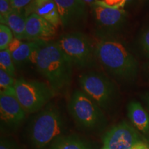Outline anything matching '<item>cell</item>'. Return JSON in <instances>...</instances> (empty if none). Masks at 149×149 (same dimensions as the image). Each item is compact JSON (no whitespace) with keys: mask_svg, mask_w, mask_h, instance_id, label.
Returning <instances> with one entry per match:
<instances>
[{"mask_svg":"<svg viewBox=\"0 0 149 149\" xmlns=\"http://www.w3.org/2000/svg\"><path fill=\"white\" fill-rule=\"evenodd\" d=\"M97 61L113 77L133 81L138 74V62L123 43L112 37H100L95 45Z\"/></svg>","mask_w":149,"mask_h":149,"instance_id":"1","label":"cell"},{"mask_svg":"<svg viewBox=\"0 0 149 149\" xmlns=\"http://www.w3.org/2000/svg\"><path fill=\"white\" fill-rule=\"evenodd\" d=\"M33 59L37 71L45 78L55 94L69 86L73 64L57 42L46 43Z\"/></svg>","mask_w":149,"mask_h":149,"instance_id":"2","label":"cell"},{"mask_svg":"<svg viewBox=\"0 0 149 149\" xmlns=\"http://www.w3.org/2000/svg\"><path fill=\"white\" fill-rule=\"evenodd\" d=\"M36 113L27 126V139L34 149H46L65 135L66 122L60 110L51 104Z\"/></svg>","mask_w":149,"mask_h":149,"instance_id":"3","label":"cell"},{"mask_svg":"<svg viewBox=\"0 0 149 149\" xmlns=\"http://www.w3.org/2000/svg\"><path fill=\"white\" fill-rule=\"evenodd\" d=\"M68 109L80 129L88 132L99 131L107 126V119L104 111L81 90L72 93Z\"/></svg>","mask_w":149,"mask_h":149,"instance_id":"4","label":"cell"},{"mask_svg":"<svg viewBox=\"0 0 149 149\" xmlns=\"http://www.w3.org/2000/svg\"><path fill=\"white\" fill-rule=\"evenodd\" d=\"M80 87L87 95L101 107L104 112L113 109L118 97L115 84L108 76L102 72L89 71L79 77Z\"/></svg>","mask_w":149,"mask_h":149,"instance_id":"5","label":"cell"},{"mask_svg":"<svg viewBox=\"0 0 149 149\" xmlns=\"http://www.w3.org/2000/svg\"><path fill=\"white\" fill-rule=\"evenodd\" d=\"M15 92L26 113L40 111L49 104L55 93L48 83L19 78L16 80Z\"/></svg>","mask_w":149,"mask_h":149,"instance_id":"6","label":"cell"},{"mask_svg":"<svg viewBox=\"0 0 149 149\" xmlns=\"http://www.w3.org/2000/svg\"><path fill=\"white\" fill-rule=\"evenodd\" d=\"M56 42L77 68H91L95 64V47L84 33H66L61 35Z\"/></svg>","mask_w":149,"mask_h":149,"instance_id":"7","label":"cell"},{"mask_svg":"<svg viewBox=\"0 0 149 149\" xmlns=\"http://www.w3.org/2000/svg\"><path fill=\"white\" fill-rule=\"evenodd\" d=\"M26 114L17 98L14 87L1 91L0 118L2 133L8 134L17 130L25 121Z\"/></svg>","mask_w":149,"mask_h":149,"instance_id":"8","label":"cell"},{"mask_svg":"<svg viewBox=\"0 0 149 149\" xmlns=\"http://www.w3.org/2000/svg\"><path fill=\"white\" fill-rule=\"evenodd\" d=\"M93 15L100 37H111L124 26L127 13L122 8H115L102 5L92 6Z\"/></svg>","mask_w":149,"mask_h":149,"instance_id":"9","label":"cell"},{"mask_svg":"<svg viewBox=\"0 0 149 149\" xmlns=\"http://www.w3.org/2000/svg\"><path fill=\"white\" fill-rule=\"evenodd\" d=\"M141 140L137 130L124 121L110 128L102 139L103 146L110 149H131Z\"/></svg>","mask_w":149,"mask_h":149,"instance_id":"10","label":"cell"},{"mask_svg":"<svg viewBox=\"0 0 149 149\" xmlns=\"http://www.w3.org/2000/svg\"><path fill=\"white\" fill-rule=\"evenodd\" d=\"M61 19V25L69 28L79 23L86 15L87 6L82 0H55Z\"/></svg>","mask_w":149,"mask_h":149,"instance_id":"11","label":"cell"},{"mask_svg":"<svg viewBox=\"0 0 149 149\" xmlns=\"http://www.w3.org/2000/svg\"><path fill=\"white\" fill-rule=\"evenodd\" d=\"M56 29L57 28L45 19L35 13H31L26 17V40L48 42V40L55 36Z\"/></svg>","mask_w":149,"mask_h":149,"instance_id":"12","label":"cell"},{"mask_svg":"<svg viewBox=\"0 0 149 149\" xmlns=\"http://www.w3.org/2000/svg\"><path fill=\"white\" fill-rule=\"evenodd\" d=\"M26 16L35 13L57 28L61 25V19L55 0H33L26 8Z\"/></svg>","mask_w":149,"mask_h":149,"instance_id":"13","label":"cell"},{"mask_svg":"<svg viewBox=\"0 0 149 149\" xmlns=\"http://www.w3.org/2000/svg\"><path fill=\"white\" fill-rule=\"evenodd\" d=\"M128 116L134 127L145 135H149V114L139 102H130L128 105Z\"/></svg>","mask_w":149,"mask_h":149,"instance_id":"14","label":"cell"},{"mask_svg":"<svg viewBox=\"0 0 149 149\" xmlns=\"http://www.w3.org/2000/svg\"><path fill=\"white\" fill-rule=\"evenodd\" d=\"M48 149H97L95 145L81 136L71 134L57 138Z\"/></svg>","mask_w":149,"mask_h":149,"instance_id":"15","label":"cell"},{"mask_svg":"<svg viewBox=\"0 0 149 149\" xmlns=\"http://www.w3.org/2000/svg\"><path fill=\"white\" fill-rule=\"evenodd\" d=\"M47 42L45 41H29L25 42L22 41L13 51H11L15 64L19 65L33 59L37 51Z\"/></svg>","mask_w":149,"mask_h":149,"instance_id":"16","label":"cell"},{"mask_svg":"<svg viewBox=\"0 0 149 149\" xmlns=\"http://www.w3.org/2000/svg\"><path fill=\"white\" fill-rule=\"evenodd\" d=\"M26 15L25 10L13 9L6 19L5 25L10 28L15 38L20 40H26Z\"/></svg>","mask_w":149,"mask_h":149,"instance_id":"17","label":"cell"},{"mask_svg":"<svg viewBox=\"0 0 149 149\" xmlns=\"http://www.w3.org/2000/svg\"><path fill=\"white\" fill-rule=\"evenodd\" d=\"M12 54L9 49L0 51V68L12 75L15 76V67Z\"/></svg>","mask_w":149,"mask_h":149,"instance_id":"18","label":"cell"},{"mask_svg":"<svg viewBox=\"0 0 149 149\" xmlns=\"http://www.w3.org/2000/svg\"><path fill=\"white\" fill-rule=\"evenodd\" d=\"M13 33L7 25L0 24V51L8 49L13 40Z\"/></svg>","mask_w":149,"mask_h":149,"instance_id":"19","label":"cell"},{"mask_svg":"<svg viewBox=\"0 0 149 149\" xmlns=\"http://www.w3.org/2000/svg\"><path fill=\"white\" fill-rule=\"evenodd\" d=\"M14 77H13L8 72L0 68V88H1V91L13 88L17 80Z\"/></svg>","mask_w":149,"mask_h":149,"instance_id":"20","label":"cell"},{"mask_svg":"<svg viewBox=\"0 0 149 149\" xmlns=\"http://www.w3.org/2000/svg\"><path fill=\"white\" fill-rule=\"evenodd\" d=\"M13 10L10 0H0V22L5 24L6 19L11 11Z\"/></svg>","mask_w":149,"mask_h":149,"instance_id":"21","label":"cell"},{"mask_svg":"<svg viewBox=\"0 0 149 149\" xmlns=\"http://www.w3.org/2000/svg\"><path fill=\"white\" fill-rule=\"evenodd\" d=\"M0 149H22L13 139L1 136L0 140Z\"/></svg>","mask_w":149,"mask_h":149,"instance_id":"22","label":"cell"},{"mask_svg":"<svg viewBox=\"0 0 149 149\" xmlns=\"http://www.w3.org/2000/svg\"><path fill=\"white\" fill-rule=\"evenodd\" d=\"M141 48L147 56H149V28L142 33L139 40Z\"/></svg>","mask_w":149,"mask_h":149,"instance_id":"23","label":"cell"},{"mask_svg":"<svg viewBox=\"0 0 149 149\" xmlns=\"http://www.w3.org/2000/svg\"><path fill=\"white\" fill-rule=\"evenodd\" d=\"M33 1V0H10V2L13 9L24 10Z\"/></svg>","mask_w":149,"mask_h":149,"instance_id":"24","label":"cell"},{"mask_svg":"<svg viewBox=\"0 0 149 149\" xmlns=\"http://www.w3.org/2000/svg\"><path fill=\"white\" fill-rule=\"evenodd\" d=\"M131 149H149V144L144 140L139 141Z\"/></svg>","mask_w":149,"mask_h":149,"instance_id":"25","label":"cell"},{"mask_svg":"<svg viewBox=\"0 0 149 149\" xmlns=\"http://www.w3.org/2000/svg\"><path fill=\"white\" fill-rule=\"evenodd\" d=\"M82 1L86 5L89 6L91 7L96 5L97 3V0H82Z\"/></svg>","mask_w":149,"mask_h":149,"instance_id":"26","label":"cell"},{"mask_svg":"<svg viewBox=\"0 0 149 149\" xmlns=\"http://www.w3.org/2000/svg\"><path fill=\"white\" fill-rule=\"evenodd\" d=\"M144 100L146 103V105L148 109L149 110V93H147V94L145 95L144 96Z\"/></svg>","mask_w":149,"mask_h":149,"instance_id":"27","label":"cell"},{"mask_svg":"<svg viewBox=\"0 0 149 149\" xmlns=\"http://www.w3.org/2000/svg\"><path fill=\"white\" fill-rule=\"evenodd\" d=\"M101 149H110V148H107V147H106V146H102V148Z\"/></svg>","mask_w":149,"mask_h":149,"instance_id":"28","label":"cell"},{"mask_svg":"<svg viewBox=\"0 0 149 149\" xmlns=\"http://www.w3.org/2000/svg\"><path fill=\"white\" fill-rule=\"evenodd\" d=\"M133 0H127V3H130L131 1H133Z\"/></svg>","mask_w":149,"mask_h":149,"instance_id":"29","label":"cell"}]
</instances>
